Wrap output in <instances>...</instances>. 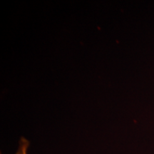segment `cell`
Here are the masks:
<instances>
[{
	"label": "cell",
	"mask_w": 154,
	"mask_h": 154,
	"mask_svg": "<svg viewBox=\"0 0 154 154\" xmlns=\"http://www.w3.org/2000/svg\"><path fill=\"white\" fill-rule=\"evenodd\" d=\"M29 146V142L24 137L21 138L19 140V146L18 150L15 154H27V150Z\"/></svg>",
	"instance_id": "cell-1"
}]
</instances>
